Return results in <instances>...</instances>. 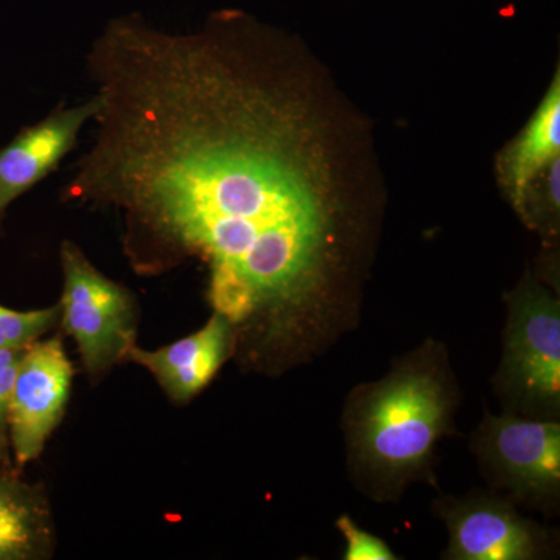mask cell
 Wrapping results in <instances>:
<instances>
[{
	"instance_id": "4fadbf2b",
	"label": "cell",
	"mask_w": 560,
	"mask_h": 560,
	"mask_svg": "<svg viewBox=\"0 0 560 560\" xmlns=\"http://www.w3.org/2000/svg\"><path fill=\"white\" fill-rule=\"evenodd\" d=\"M338 529L348 540L346 560H390L396 559L388 545L366 530L360 529L348 515H342L337 523Z\"/></svg>"
},
{
	"instance_id": "7c38bea8",
	"label": "cell",
	"mask_w": 560,
	"mask_h": 560,
	"mask_svg": "<svg viewBox=\"0 0 560 560\" xmlns=\"http://www.w3.org/2000/svg\"><path fill=\"white\" fill-rule=\"evenodd\" d=\"M60 319V304L28 312L13 311L5 305H0V348L32 345L57 327Z\"/></svg>"
},
{
	"instance_id": "9c48e42d",
	"label": "cell",
	"mask_w": 560,
	"mask_h": 560,
	"mask_svg": "<svg viewBox=\"0 0 560 560\" xmlns=\"http://www.w3.org/2000/svg\"><path fill=\"white\" fill-rule=\"evenodd\" d=\"M451 530L448 558L523 560L536 552V533L506 504L477 500L458 503L445 514Z\"/></svg>"
},
{
	"instance_id": "6da1fadb",
	"label": "cell",
	"mask_w": 560,
	"mask_h": 560,
	"mask_svg": "<svg viewBox=\"0 0 560 560\" xmlns=\"http://www.w3.org/2000/svg\"><path fill=\"white\" fill-rule=\"evenodd\" d=\"M86 70L97 131L62 198L116 210L142 275L201 264L235 337L289 345L329 293L360 180L304 51L241 11L189 33L125 14Z\"/></svg>"
},
{
	"instance_id": "52a82bcc",
	"label": "cell",
	"mask_w": 560,
	"mask_h": 560,
	"mask_svg": "<svg viewBox=\"0 0 560 560\" xmlns=\"http://www.w3.org/2000/svg\"><path fill=\"white\" fill-rule=\"evenodd\" d=\"M97 110L95 94L81 105H60L43 120L22 128L0 150V221L18 198L58 171Z\"/></svg>"
},
{
	"instance_id": "ba28073f",
	"label": "cell",
	"mask_w": 560,
	"mask_h": 560,
	"mask_svg": "<svg viewBox=\"0 0 560 560\" xmlns=\"http://www.w3.org/2000/svg\"><path fill=\"white\" fill-rule=\"evenodd\" d=\"M234 327L213 312L205 327L189 337L156 350L132 346L127 361L139 364L153 375L162 390L175 404L183 405L201 393L230 359L235 348Z\"/></svg>"
},
{
	"instance_id": "7a4b0ae2",
	"label": "cell",
	"mask_w": 560,
	"mask_h": 560,
	"mask_svg": "<svg viewBox=\"0 0 560 560\" xmlns=\"http://www.w3.org/2000/svg\"><path fill=\"white\" fill-rule=\"evenodd\" d=\"M451 405L440 372L419 366L396 372L372 388L353 412L357 459L381 480H407L429 464Z\"/></svg>"
},
{
	"instance_id": "277c9868",
	"label": "cell",
	"mask_w": 560,
	"mask_h": 560,
	"mask_svg": "<svg viewBox=\"0 0 560 560\" xmlns=\"http://www.w3.org/2000/svg\"><path fill=\"white\" fill-rule=\"evenodd\" d=\"M503 377L522 405L555 411L560 401L559 302L534 282L510 300Z\"/></svg>"
},
{
	"instance_id": "8fae6325",
	"label": "cell",
	"mask_w": 560,
	"mask_h": 560,
	"mask_svg": "<svg viewBox=\"0 0 560 560\" xmlns=\"http://www.w3.org/2000/svg\"><path fill=\"white\" fill-rule=\"evenodd\" d=\"M560 156V73L525 130L504 150L499 161L500 183L521 215L530 183Z\"/></svg>"
},
{
	"instance_id": "5b68a950",
	"label": "cell",
	"mask_w": 560,
	"mask_h": 560,
	"mask_svg": "<svg viewBox=\"0 0 560 560\" xmlns=\"http://www.w3.org/2000/svg\"><path fill=\"white\" fill-rule=\"evenodd\" d=\"M72 375L60 337L39 338L25 350L9 411V444L18 470L39 458L61 422Z\"/></svg>"
},
{
	"instance_id": "30bf717a",
	"label": "cell",
	"mask_w": 560,
	"mask_h": 560,
	"mask_svg": "<svg viewBox=\"0 0 560 560\" xmlns=\"http://www.w3.org/2000/svg\"><path fill=\"white\" fill-rule=\"evenodd\" d=\"M51 548L54 522L43 489L0 460V560L46 559Z\"/></svg>"
},
{
	"instance_id": "8992f818",
	"label": "cell",
	"mask_w": 560,
	"mask_h": 560,
	"mask_svg": "<svg viewBox=\"0 0 560 560\" xmlns=\"http://www.w3.org/2000/svg\"><path fill=\"white\" fill-rule=\"evenodd\" d=\"M480 448L508 488L526 499L555 495L560 485V427L510 418H488Z\"/></svg>"
},
{
	"instance_id": "3957f363",
	"label": "cell",
	"mask_w": 560,
	"mask_h": 560,
	"mask_svg": "<svg viewBox=\"0 0 560 560\" xmlns=\"http://www.w3.org/2000/svg\"><path fill=\"white\" fill-rule=\"evenodd\" d=\"M60 259V323L75 341L84 370L98 378L127 361L136 346L138 305L131 291L98 271L75 243H61Z\"/></svg>"
}]
</instances>
